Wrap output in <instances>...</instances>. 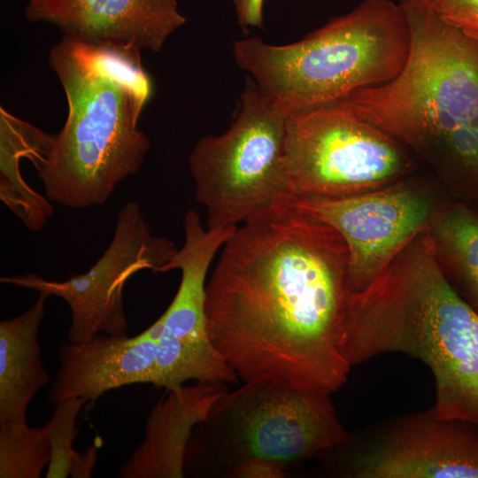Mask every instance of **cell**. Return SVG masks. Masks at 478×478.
<instances>
[{
	"mask_svg": "<svg viewBox=\"0 0 478 478\" xmlns=\"http://www.w3.org/2000/svg\"><path fill=\"white\" fill-rule=\"evenodd\" d=\"M234 5L237 21L243 30L260 27L263 24L265 0H230Z\"/></svg>",
	"mask_w": 478,
	"mask_h": 478,
	"instance_id": "cell-24",
	"label": "cell"
},
{
	"mask_svg": "<svg viewBox=\"0 0 478 478\" xmlns=\"http://www.w3.org/2000/svg\"><path fill=\"white\" fill-rule=\"evenodd\" d=\"M221 249L205 287L207 326L238 378L337 390L351 367L343 346L351 293L338 233L281 199Z\"/></svg>",
	"mask_w": 478,
	"mask_h": 478,
	"instance_id": "cell-1",
	"label": "cell"
},
{
	"mask_svg": "<svg viewBox=\"0 0 478 478\" xmlns=\"http://www.w3.org/2000/svg\"><path fill=\"white\" fill-rule=\"evenodd\" d=\"M237 227H203L189 210L184 217V243L159 273L181 271L178 290L161 315L154 386L166 390L189 380L199 383H234L238 376L214 346L208 331L205 287L210 265Z\"/></svg>",
	"mask_w": 478,
	"mask_h": 478,
	"instance_id": "cell-10",
	"label": "cell"
},
{
	"mask_svg": "<svg viewBox=\"0 0 478 478\" xmlns=\"http://www.w3.org/2000/svg\"><path fill=\"white\" fill-rule=\"evenodd\" d=\"M25 16L84 45L125 43L154 52L187 21L176 0H27Z\"/></svg>",
	"mask_w": 478,
	"mask_h": 478,
	"instance_id": "cell-12",
	"label": "cell"
},
{
	"mask_svg": "<svg viewBox=\"0 0 478 478\" xmlns=\"http://www.w3.org/2000/svg\"><path fill=\"white\" fill-rule=\"evenodd\" d=\"M222 384L167 389L150 411L144 437L120 469L121 478H181L196 426L208 420L227 393Z\"/></svg>",
	"mask_w": 478,
	"mask_h": 478,
	"instance_id": "cell-15",
	"label": "cell"
},
{
	"mask_svg": "<svg viewBox=\"0 0 478 478\" xmlns=\"http://www.w3.org/2000/svg\"><path fill=\"white\" fill-rule=\"evenodd\" d=\"M228 474L235 478H281L284 466L261 458H245L233 462Z\"/></svg>",
	"mask_w": 478,
	"mask_h": 478,
	"instance_id": "cell-23",
	"label": "cell"
},
{
	"mask_svg": "<svg viewBox=\"0 0 478 478\" xmlns=\"http://www.w3.org/2000/svg\"><path fill=\"white\" fill-rule=\"evenodd\" d=\"M283 201L331 227L347 250L351 293L363 290L385 261L427 221L428 204L405 190H387L342 197H292Z\"/></svg>",
	"mask_w": 478,
	"mask_h": 478,
	"instance_id": "cell-11",
	"label": "cell"
},
{
	"mask_svg": "<svg viewBox=\"0 0 478 478\" xmlns=\"http://www.w3.org/2000/svg\"><path fill=\"white\" fill-rule=\"evenodd\" d=\"M288 116L247 75L229 128L197 142L189 166L207 228L238 227L281 199Z\"/></svg>",
	"mask_w": 478,
	"mask_h": 478,
	"instance_id": "cell-6",
	"label": "cell"
},
{
	"mask_svg": "<svg viewBox=\"0 0 478 478\" xmlns=\"http://www.w3.org/2000/svg\"><path fill=\"white\" fill-rule=\"evenodd\" d=\"M50 456L44 426L0 424L1 478H39Z\"/></svg>",
	"mask_w": 478,
	"mask_h": 478,
	"instance_id": "cell-19",
	"label": "cell"
},
{
	"mask_svg": "<svg viewBox=\"0 0 478 478\" xmlns=\"http://www.w3.org/2000/svg\"><path fill=\"white\" fill-rule=\"evenodd\" d=\"M410 45L387 82L336 101L393 138L439 152L478 185V42L442 21L420 0H400Z\"/></svg>",
	"mask_w": 478,
	"mask_h": 478,
	"instance_id": "cell-3",
	"label": "cell"
},
{
	"mask_svg": "<svg viewBox=\"0 0 478 478\" xmlns=\"http://www.w3.org/2000/svg\"><path fill=\"white\" fill-rule=\"evenodd\" d=\"M104 73L130 89L144 104L152 96V81L144 70L140 49L125 43L85 45Z\"/></svg>",
	"mask_w": 478,
	"mask_h": 478,
	"instance_id": "cell-21",
	"label": "cell"
},
{
	"mask_svg": "<svg viewBox=\"0 0 478 478\" xmlns=\"http://www.w3.org/2000/svg\"><path fill=\"white\" fill-rule=\"evenodd\" d=\"M442 21L478 42V0H420Z\"/></svg>",
	"mask_w": 478,
	"mask_h": 478,
	"instance_id": "cell-22",
	"label": "cell"
},
{
	"mask_svg": "<svg viewBox=\"0 0 478 478\" xmlns=\"http://www.w3.org/2000/svg\"><path fill=\"white\" fill-rule=\"evenodd\" d=\"M409 45L399 2L364 0L296 42L273 45L245 38L235 42L233 52L239 67L291 114L389 81L403 68Z\"/></svg>",
	"mask_w": 478,
	"mask_h": 478,
	"instance_id": "cell-5",
	"label": "cell"
},
{
	"mask_svg": "<svg viewBox=\"0 0 478 478\" xmlns=\"http://www.w3.org/2000/svg\"><path fill=\"white\" fill-rule=\"evenodd\" d=\"M43 133L1 107L0 198L32 232L42 229L54 213L53 203L35 190L20 170L21 159L31 161L36 155Z\"/></svg>",
	"mask_w": 478,
	"mask_h": 478,
	"instance_id": "cell-17",
	"label": "cell"
},
{
	"mask_svg": "<svg viewBox=\"0 0 478 478\" xmlns=\"http://www.w3.org/2000/svg\"><path fill=\"white\" fill-rule=\"evenodd\" d=\"M439 232L459 274L478 304V217L464 206L450 210Z\"/></svg>",
	"mask_w": 478,
	"mask_h": 478,
	"instance_id": "cell-20",
	"label": "cell"
},
{
	"mask_svg": "<svg viewBox=\"0 0 478 478\" xmlns=\"http://www.w3.org/2000/svg\"><path fill=\"white\" fill-rule=\"evenodd\" d=\"M162 330L160 316L132 337L98 334L85 342L63 344L48 400L54 405L73 397L88 402L123 386L154 384Z\"/></svg>",
	"mask_w": 478,
	"mask_h": 478,
	"instance_id": "cell-14",
	"label": "cell"
},
{
	"mask_svg": "<svg viewBox=\"0 0 478 478\" xmlns=\"http://www.w3.org/2000/svg\"><path fill=\"white\" fill-rule=\"evenodd\" d=\"M405 162L393 137L338 102L288 116L284 195L351 196L396 175Z\"/></svg>",
	"mask_w": 478,
	"mask_h": 478,
	"instance_id": "cell-7",
	"label": "cell"
},
{
	"mask_svg": "<svg viewBox=\"0 0 478 478\" xmlns=\"http://www.w3.org/2000/svg\"><path fill=\"white\" fill-rule=\"evenodd\" d=\"M48 297L40 293L27 311L0 322V424H27L30 402L50 382L38 342Z\"/></svg>",
	"mask_w": 478,
	"mask_h": 478,
	"instance_id": "cell-16",
	"label": "cell"
},
{
	"mask_svg": "<svg viewBox=\"0 0 478 478\" xmlns=\"http://www.w3.org/2000/svg\"><path fill=\"white\" fill-rule=\"evenodd\" d=\"M49 65L68 113L58 133L47 134L32 164L51 203L76 209L103 205L138 172L150 150L149 138L137 127L145 104L100 69L82 43L63 37L51 47Z\"/></svg>",
	"mask_w": 478,
	"mask_h": 478,
	"instance_id": "cell-4",
	"label": "cell"
},
{
	"mask_svg": "<svg viewBox=\"0 0 478 478\" xmlns=\"http://www.w3.org/2000/svg\"><path fill=\"white\" fill-rule=\"evenodd\" d=\"M328 395L275 380H254L227 392L212 415L220 418L235 461L261 458L284 466L346 439Z\"/></svg>",
	"mask_w": 478,
	"mask_h": 478,
	"instance_id": "cell-9",
	"label": "cell"
},
{
	"mask_svg": "<svg viewBox=\"0 0 478 478\" xmlns=\"http://www.w3.org/2000/svg\"><path fill=\"white\" fill-rule=\"evenodd\" d=\"M459 420L401 426L360 454V478H478V431Z\"/></svg>",
	"mask_w": 478,
	"mask_h": 478,
	"instance_id": "cell-13",
	"label": "cell"
},
{
	"mask_svg": "<svg viewBox=\"0 0 478 478\" xmlns=\"http://www.w3.org/2000/svg\"><path fill=\"white\" fill-rule=\"evenodd\" d=\"M343 351L351 366L385 352L420 358L436 380L432 417L478 425V312L431 263L351 294Z\"/></svg>",
	"mask_w": 478,
	"mask_h": 478,
	"instance_id": "cell-2",
	"label": "cell"
},
{
	"mask_svg": "<svg viewBox=\"0 0 478 478\" xmlns=\"http://www.w3.org/2000/svg\"><path fill=\"white\" fill-rule=\"evenodd\" d=\"M86 403L83 398L73 397L55 404L51 417L44 425L51 448L47 478L91 475L96 459V447L82 454L73 447L77 435L76 420Z\"/></svg>",
	"mask_w": 478,
	"mask_h": 478,
	"instance_id": "cell-18",
	"label": "cell"
},
{
	"mask_svg": "<svg viewBox=\"0 0 478 478\" xmlns=\"http://www.w3.org/2000/svg\"><path fill=\"white\" fill-rule=\"evenodd\" d=\"M178 248L171 240L152 233L140 204L128 201L119 210L112 240L96 262L85 273L66 281H51L37 274L1 278V282L63 299L71 312L67 332L71 343H81L98 334L127 335L123 292L137 273L160 269Z\"/></svg>",
	"mask_w": 478,
	"mask_h": 478,
	"instance_id": "cell-8",
	"label": "cell"
}]
</instances>
